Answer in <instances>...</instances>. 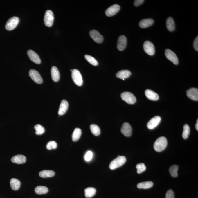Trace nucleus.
Masks as SVG:
<instances>
[{
	"instance_id": "18",
	"label": "nucleus",
	"mask_w": 198,
	"mask_h": 198,
	"mask_svg": "<svg viewBox=\"0 0 198 198\" xmlns=\"http://www.w3.org/2000/svg\"><path fill=\"white\" fill-rule=\"evenodd\" d=\"M145 94L148 99L152 101H157L159 99V96L153 91L147 89L145 91Z\"/></svg>"
},
{
	"instance_id": "41",
	"label": "nucleus",
	"mask_w": 198,
	"mask_h": 198,
	"mask_svg": "<svg viewBox=\"0 0 198 198\" xmlns=\"http://www.w3.org/2000/svg\"><path fill=\"white\" fill-rule=\"evenodd\" d=\"M196 129L198 131V120H197V123L196 125Z\"/></svg>"
},
{
	"instance_id": "26",
	"label": "nucleus",
	"mask_w": 198,
	"mask_h": 198,
	"mask_svg": "<svg viewBox=\"0 0 198 198\" xmlns=\"http://www.w3.org/2000/svg\"><path fill=\"white\" fill-rule=\"evenodd\" d=\"M84 192L86 197L90 198L93 197L96 195V190L94 188L89 187L85 189Z\"/></svg>"
},
{
	"instance_id": "33",
	"label": "nucleus",
	"mask_w": 198,
	"mask_h": 198,
	"mask_svg": "<svg viewBox=\"0 0 198 198\" xmlns=\"http://www.w3.org/2000/svg\"><path fill=\"white\" fill-rule=\"evenodd\" d=\"M85 58L90 64L94 66H97L98 64L97 60L91 56L86 55H85Z\"/></svg>"
},
{
	"instance_id": "36",
	"label": "nucleus",
	"mask_w": 198,
	"mask_h": 198,
	"mask_svg": "<svg viewBox=\"0 0 198 198\" xmlns=\"http://www.w3.org/2000/svg\"><path fill=\"white\" fill-rule=\"evenodd\" d=\"M57 147V144L54 141H51L47 143L46 147L48 150L55 149Z\"/></svg>"
},
{
	"instance_id": "40",
	"label": "nucleus",
	"mask_w": 198,
	"mask_h": 198,
	"mask_svg": "<svg viewBox=\"0 0 198 198\" xmlns=\"http://www.w3.org/2000/svg\"><path fill=\"white\" fill-rule=\"evenodd\" d=\"M144 2V1L143 0H136L134 2V5L136 7L138 6L139 5H142Z\"/></svg>"
},
{
	"instance_id": "13",
	"label": "nucleus",
	"mask_w": 198,
	"mask_h": 198,
	"mask_svg": "<svg viewBox=\"0 0 198 198\" xmlns=\"http://www.w3.org/2000/svg\"><path fill=\"white\" fill-rule=\"evenodd\" d=\"M161 121V118L159 116H156L152 118L148 123L147 127L149 129H152L159 125Z\"/></svg>"
},
{
	"instance_id": "29",
	"label": "nucleus",
	"mask_w": 198,
	"mask_h": 198,
	"mask_svg": "<svg viewBox=\"0 0 198 198\" xmlns=\"http://www.w3.org/2000/svg\"><path fill=\"white\" fill-rule=\"evenodd\" d=\"M35 192L37 194H45L48 193V189L46 187L39 186L35 188Z\"/></svg>"
},
{
	"instance_id": "2",
	"label": "nucleus",
	"mask_w": 198,
	"mask_h": 198,
	"mask_svg": "<svg viewBox=\"0 0 198 198\" xmlns=\"http://www.w3.org/2000/svg\"><path fill=\"white\" fill-rule=\"evenodd\" d=\"M126 161V158L125 157L123 156H119L111 162L109 165V168L111 170L116 169L124 165Z\"/></svg>"
},
{
	"instance_id": "24",
	"label": "nucleus",
	"mask_w": 198,
	"mask_h": 198,
	"mask_svg": "<svg viewBox=\"0 0 198 198\" xmlns=\"http://www.w3.org/2000/svg\"><path fill=\"white\" fill-rule=\"evenodd\" d=\"M11 188L14 190H17L20 188L21 182L19 180L16 178H12L10 181Z\"/></svg>"
},
{
	"instance_id": "28",
	"label": "nucleus",
	"mask_w": 198,
	"mask_h": 198,
	"mask_svg": "<svg viewBox=\"0 0 198 198\" xmlns=\"http://www.w3.org/2000/svg\"><path fill=\"white\" fill-rule=\"evenodd\" d=\"M153 185V183L151 181H147L141 182L138 184L137 187L139 189H148L152 188Z\"/></svg>"
},
{
	"instance_id": "38",
	"label": "nucleus",
	"mask_w": 198,
	"mask_h": 198,
	"mask_svg": "<svg viewBox=\"0 0 198 198\" xmlns=\"http://www.w3.org/2000/svg\"><path fill=\"white\" fill-rule=\"evenodd\" d=\"M175 194L172 190H169L167 192L165 195V198H174Z\"/></svg>"
},
{
	"instance_id": "16",
	"label": "nucleus",
	"mask_w": 198,
	"mask_h": 198,
	"mask_svg": "<svg viewBox=\"0 0 198 198\" xmlns=\"http://www.w3.org/2000/svg\"><path fill=\"white\" fill-rule=\"evenodd\" d=\"M27 54L29 58L32 61L37 64H39L41 63V60L38 54L35 51L30 50L27 51Z\"/></svg>"
},
{
	"instance_id": "8",
	"label": "nucleus",
	"mask_w": 198,
	"mask_h": 198,
	"mask_svg": "<svg viewBox=\"0 0 198 198\" xmlns=\"http://www.w3.org/2000/svg\"><path fill=\"white\" fill-rule=\"evenodd\" d=\"M143 49L146 53L150 55H153L155 52L154 44L151 42L146 41L143 45Z\"/></svg>"
},
{
	"instance_id": "20",
	"label": "nucleus",
	"mask_w": 198,
	"mask_h": 198,
	"mask_svg": "<svg viewBox=\"0 0 198 198\" xmlns=\"http://www.w3.org/2000/svg\"><path fill=\"white\" fill-rule=\"evenodd\" d=\"M154 23V20L151 19H142L139 22V26L142 28H145L150 27Z\"/></svg>"
},
{
	"instance_id": "12",
	"label": "nucleus",
	"mask_w": 198,
	"mask_h": 198,
	"mask_svg": "<svg viewBox=\"0 0 198 198\" xmlns=\"http://www.w3.org/2000/svg\"><path fill=\"white\" fill-rule=\"evenodd\" d=\"M121 132L124 136L129 137L132 134V128L129 123L125 122L122 125L121 128Z\"/></svg>"
},
{
	"instance_id": "42",
	"label": "nucleus",
	"mask_w": 198,
	"mask_h": 198,
	"mask_svg": "<svg viewBox=\"0 0 198 198\" xmlns=\"http://www.w3.org/2000/svg\"><path fill=\"white\" fill-rule=\"evenodd\" d=\"M70 71H72V70H71V69Z\"/></svg>"
},
{
	"instance_id": "7",
	"label": "nucleus",
	"mask_w": 198,
	"mask_h": 198,
	"mask_svg": "<svg viewBox=\"0 0 198 198\" xmlns=\"http://www.w3.org/2000/svg\"><path fill=\"white\" fill-rule=\"evenodd\" d=\"M29 76L30 77L32 80L36 83L41 84L43 82V79L38 71L34 69L30 70L29 71Z\"/></svg>"
},
{
	"instance_id": "17",
	"label": "nucleus",
	"mask_w": 198,
	"mask_h": 198,
	"mask_svg": "<svg viewBox=\"0 0 198 198\" xmlns=\"http://www.w3.org/2000/svg\"><path fill=\"white\" fill-rule=\"evenodd\" d=\"M11 161L14 163L22 164L26 162V158L23 155L18 154L12 157Z\"/></svg>"
},
{
	"instance_id": "10",
	"label": "nucleus",
	"mask_w": 198,
	"mask_h": 198,
	"mask_svg": "<svg viewBox=\"0 0 198 198\" xmlns=\"http://www.w3.org/2000/svg\"><path fill=\"white\" fill-rule=\"evenodd\" d=\"M120 7L119 5L115 4L108 8L105 11L106 16L111 17L115 15L119 12Z\"/></svg>"
},
{
	"instance_id": "27",
	"label": "nucleus",
	"mask_w": 198,
	"mask_h": 198,
	"mask_svg": "<svg viewBox=\"0 0 198 198\" xmlns=\"http://www.w3.org/2000/svg\"><path fill=\"white\" fill-rule=\"evenodd\" d=\"M82 132L79 128H76L72 135V139L74 142H76L79 140L81 136Z\"/></svg>"
},
{
	"instance_id": "1",
	"label": "nucleus",
	"mask_w": 198,
	"mask_h": 198,
	"mask_svg": "<svg viewBox=\"0 0 198 198\" xmlns=\"http://www.w3.org/2000/svg\"><path fill=\"white\" fill-rule=\"evenodd\" d=\"M167 145V139L164 136H161L155 142L154 148L156 151L160 152L165 150Z\"/></svg>"
},
{
	"instance_id": "30",
	"label": "nucleus",
	"mask_w": 198,
	"mask_h": 198,
	"mask_svg": "<svg viewBox=\"0 0 198 198\" xmlns=\"http://www.w3.org/2000/svg\"><path fill=\"white\" fill-rule=\"evenodd\" d=\"M91 131L93 135L95 136H98L100 134L101 130L100 128L97 125L92 124L90 126Z\"/></svg>"
},
{
	"instance_id": "6",
	"label": "nucleus",
	"mask_w": 198,
	"mask_h": 198,
	"mask_svg": "<svg viewBox=\"0 0 198 198\" xmlns=\"http://www.w3.org/2000/svg\"><path fill=\"white\" fill-rule=\"evenodd\" d=\"M54 20V16L53 12L51 10H47L44 15V24L48 27L52 26Z\"/></svg>"
},
{
	"instance_id": "11",
	"label": "nucleus",
	"mask_w": 198,
	"mask_h": 198,
	"mask_svg": "<svg viewBox=\"0 0 198 198\" xmlns=\"http://www.w3.org/2000/svg\"><path fill=\"white\" fill-rule=\"evenodd\" d=\"M90 35L91 37L96 43L101 44L104 40V37L97 30H92L90 32Z\"/></svg>"
},
{
	"instance_id": "31",
	"label": "nucleus",
	"mask_w": 198,
	"mask_h": 198,
	"mask_svg": "<svg viewBox=\"0 0 198 198\" xmlns=\"http://www.w3.org/2000/svg\"><path fill=\"white\" fill-rule=\"evenodd\" d=\"M179 167L177 165H174L170 167L169 171L171 176L176 177L178 176V171Z\"/></svg>"
},
{
	"instance_id": "32",
	"label": "nucleus",
	"mask_w": 198,
	"mask_h": 198,
	"mask_svg": "<svg viewBox=\"0 0 198 198\" xmlns=\"http://www.w3.org/2000/svg\"><path fill=\"white\" fill-rule=\"evenodd\" d=\"M190 133V128L188 125H185L183 126V131L182 133V137L183 139H187Z\"/></svg>"
},
{
	"instance_id": "9",
	"label": "nucleus",
	"mask_w": 198,
	"mask_h": 198,
	"mask_svg": "<svg viewBox=\"0 0 198 198\" xmlns=\"http://www.w3.org/2000/svg\"><path fill=\"white\" fill-rule=\"evenodd\" d=\"M165 55L166 58L175 65L178 64V59L175 53L171 50L167 49L165 51Z\"/></svg>"
},
{
	"instance_id": "19",
	"label": "nucleus",
	"mask_w": 198,
	"mask_h": 198,
	"mask_svg": "<svg viewBox=\"0 0 198 198\" xmlns=\"http://www.w3.org/2000/svg\"><path fill=\"white\" fill-rule=\"evenodd\" d=\"M68 108V103L65 100H62L60 105L58 114L60 115H64L67 111Z\"/></svg>"
},
{
	"instance_id": "21",
	"label": "nucleus",
	"mask_w": 198,
	"mask_h": 198,
	"mask_svg": "<svg viewBox=\"0 0 198 198\" xmlns=\"http://www.w3.org/2000/svg\"><path fill=\"white\" fill-rule=\"evenodd\" d=\"M51 76L53 80L57 82L60 78V74L58 68L55 66H53L51 71Z\"/></svg>"
},
{
	"instance_id": "3",
	"label": "nucleus",
	"mask_w": 198,
	"mask_h": 198,
	"mask_svg": "<svg viewBox=\"0 0 198 198\" xmlns=\"http://www.w3.org/2000/svg\"><path fill=\"white\" fill-rule=\"evenodd\" d=\"M123 100L125 101L128 104H135L136 101L135 96L132 93L129 92H125L121 95Z\"/></svg>"
},
{
	"instance_id": "14",
	"label": "nucleus",
	"mask_w": 198,
	"mask_h": 198,
	"mask_svg": "<svg viewBox=\"0 0 198 198\" xmlns=\"http://www.w3.org/2000/svg\"><path fill=\"white\" fill-rule=\"evenodd\" d=\"M187 96L189 98L193 101H198V90L195 88H192L187 91Z\"/></svg>"
},
{
	"instance_id": "39",
	"label": "nucleus",
	"mask_w": 198,
	"mask_h": 198,
	"mask_svg": "<svg viewBox=\"0 0 198 198\" xmlns=\"http://www.w3.org/2000/svg\"><path fill=\"white\" fill-rule=\"evenodd\" d=\"M193 47L196 51H198V36L195 39L193 42Z\"/></svg>"
},
{
	"instance_id": "35",
	"label": "nucleus",
	"mask_w": 198,
	"mask_h": 198,
	"mask_svg": "<svg viewBox=\"0 0 198 198\" xmlns=\"http://www.w3.org/2000/svg\"><path fill=\"white\" fill-rule=\"evenodd\" d=\"M136 168H137V172L138 174L142 173L146 170V166L144 163H141L138 164L136 166Z\"/></svg>"
},
{
	"instance_id": "15",
	"label": "nucleus",
	"mask_w": 198,
	"mask_h": 198,
	"mask_svg": "<svg viewBox=\"0 0 198 198\" xmlns=\"http://www.w3.org/2000/svg\"><path fill=\"white\" fill-rule=\"evenodd\" d=\"M127 39L124 35H121L118 37L117 43V48L120 51H123L126 47Z\"/></svg>"
},
{
	"instance_id": "37",
	"label": "nucleus",
	"mask_w": 198,
	"mask_h": 198,
	"mask_svg": "<svg viewBox=\"0 0 198 198\" xmlns=\"http://www.w3.org/2000/svg\"><path fill=\"white\" fill-rule=\"evenodd\" d=\"M93 157V153L92 152L89 151L87 152L84 156V159L86 161H90L92 159Z\"/></svg>"
},
{
	"instance_id": "22",
	"label": "nucleus",
	"mask_w": 198,
	"mask_h": 198,
	"mask_svg": "<svg viewBox=\"0 0 198 198\" xmlns=\"http://www.w3.org/2000/svg\"><path fill=\"white\" fill-rule=\"evenodd\" d=\"M132 74V72L128 70H123L118 72L116 73V76L118 78L125 79L129 77Z\"/></svg>"
},
{
	"instance_id": "25",
	"label": "nucleus",
	"mask_w": 198,
	"mask_h": 198,
	"mask_svg": "<svg viewBox=\"0 0 198 198\" xmlns=\"http://www.w3.org/2000/svg\"><path fill=\"white\" fill-rule=\"evenodd\" d=\"M55 172L52 170H44L39 172V175L42 178H49L53 177L55 175Z\"/></svg>"
},
{
	"instance_id": "4",
	"label": "nucleus",
	"mask_w": 198,
	"mask_h": 198,
	"mask_svg": "<svg viewBox=\"0 0 198 198\" xmlns=\"http://www.w3.org/2000/svg\"><path fill=\"white\" fill-rule=\"evenodd\" d=\"M72 79L75 84L78 86H81L83 84V80L81 74L79 70L74 69L72 71Z\"/></svg>"
},
{
	"instance_id": "34",
	"label": "nucleus",
	"mask_w": 198,
	"mask_h": 198,
	"mask_svg": "<svg viewBox=\"0 0 198 198\" xmlns=\"http://www.w3.org/2000/svg\"><path fill=\"white\" fill-rule=\"evenodd\" d=\"M35 133L37 135H41L45 132V129L42 126L40 125H37L34 127Z\"/></svg>"
},
{
	"instance_id": "23",
	"label": "nucleus",
	"mask_w": 198,
	"mask_h": 198,
	"mask_svg": "<svg viewBox=\"0 0 198 198\" xmlns=\"http://www.w3.org/2000/svg\"><path fill=\"white\" fill-rule=\"evenodd\" d=\"M166 26L167 30L170 31H173L175 30V24L173 18L169 17L166 20Z\"/></svg>"
},
{
	"instance_id": "5",
	"label": "nucleus",
	"mask_w": 198,
	"mask_h": 198,
	"mask_svg": "<svg viewBox=\"0 0 198 198\" xmlns=\"http://www.w3.org/2000/svg\"><path fill=\"white\" fill-rule=\"evenodd\" d=\"M19 21V19L17 17H13L11 18L8 21L6 24V29L8 30H13L17 26Z\"/></svg>"
}]
</instances>
